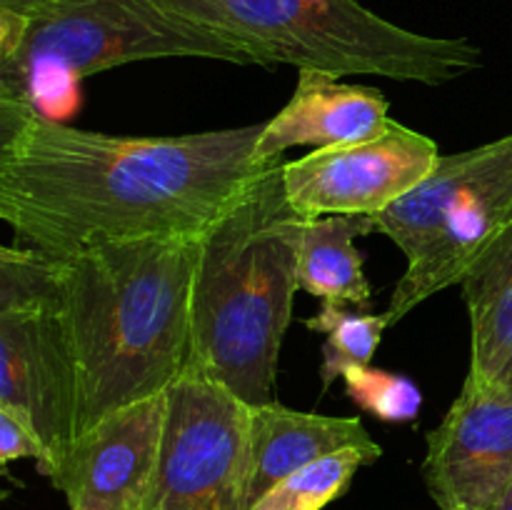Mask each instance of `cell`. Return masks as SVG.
<instances>
[{
  "mask_svg": "<svg viewBox=\"0 0 512 510\" xmlns=\"http://www.w3.org/2000/svg\"><path fill=\"white\" fill-rule=\"evenodd\" d=\"M373 463L363 450L330 453L280 480L250 510H325L345 495L363 465Z\"/></svg>",
  "mask_w": 512,
  "mask_h": 510,
  "instance_id": "e0dca14e",
  "label": "cell"
},
{
  "mask_svg": "<svg viewBox=\"0 0 512 510\" xmlns=\"http://www.w3.org/2000/svg\"><path fill=\"white\" fill-rule=\"evenodd\" d=\"M488 510H512V483H510V488L505 490V493L500 495V498L495 500Z\"/></svg>",
  "mask_w": 512,
  "mask_h": 510,
  "instance_id": "44dd1931",
  "label": "cell"
},
{
  "mask_svg": "<svg viewBox=\"0 0 512 510\" xmlns=\"http://www.w3.org/2000/svg\"><path fill=\"white\" fill-rule=\"evenodd\" d=\"M390 105L378 88L343 83L338 75L320 70H298L293 95L268 123L258 138V155L263 168L283 163V153L295 145L358 143L373 138L388 125Z\"/></svg>",
  "mask_w": 512,
  "mask_h": 510,
  "instance_id": "7c38bea8",
  "label": "cell"
},
{
  "mask_svg": "<svg viewBox=\"0 0 512 510\" xmlns=\"http://www.w3.org/2000/svg\"><path fill=\"white\" fill-rule=\"evenodd\" d=\"M375 233L373 215H325L308 218L300 233L298 285L323 303L368 308L370 290L358 235Z\"/></svg>",
  "mask_w": 512,
  "mask_h": 510,
  "instance_id": "9a60e30c",
  "label": "cell"
},
{
  "mask_svg": "<svg viewBox=\"0 0 512 510\" xmlns=\"http://www.w3.org/2000/svg\"><path fill=\"white\" fill-rule=\"evenodd\" d=\"M48 3L50 0H0V55L15 48L30 18Z\"/></svg>",
  "mask_w": 512,
  "mask_h": 510,
  "instance_id": "ffe728a7",
  "label": "cell"
},
{
  "mask_svg": "<svg viewBox=\"0 0 512 510\" xmlns=\"http://www.w3.org/2000/svg\"><path fill=\"white\" fill-rule=\"evenodd\" d=\"M340 450H363L373 460L383 455L360 418L303 413L278 400L248 405V510L295 470Z\"/></svg>",
  "mask_w": 512,
  "mask_h": 510,
  "instance_id": "4fadbf2b",
  "label": "cell"
},
{
  "mask_svg": "<svg viewBox=\"0 0 512 510\" xmlns=\"http://www.w3.org/2000/svg\"><path fill=\"white\" fill-rule=\"evenodd\" d=\"M213 30L255 65L330 75H383L445 85L483 65L470 38H438L395 25L358 0H155Z\"/></svg>",
  "mask_w": 512,
  "mask_h": 510,
  "instance_id": "277c9868",
  "label": "cell"
},
{
  "mask_svg": "<svg viewBox=\"0 0 512 510\" xmlns=\"http://www.w3.org/2000/svg\"><path fill=\"white\" fill-rule=\"evenodd\" d=\"M0 405L35 425L55 488L80 438V368L55 263L23 245L0 250Z\"/></svg>",
  "mask_w": 512,
  "mask_h": 510,
  "instance_id": "52a82bcc",
  "label": "cell"
},
{
  "mask_svg": "<svg viewBox=\"0 0 512 510\" xmlns=\"http://www.w3.org/2000/svg\"><path fill=\"white\" fill-rule=\"evenodd\" d=\"M343 380L350 400L383 423H413L423 408V393L405 375L365 365L350 368Z\"/></svg>",
  "mask_w": 512,
  "mask_h": 510,
  "instance_id": "ac0fdd59",
  "label": "cell"
},
{
  "mask_svg": "<svg viewBox=\"0 0 512 510\" xmlns=\"http://www.w3.org/2000/svg\"><path fill=\"white\" fill-rule=\"evenodd\" d=\"M260 133L108 135L0 98V218L15 245L55 260L115 240L200 238L268 170Z\"/></svg>",
  "mask_w": 512,
  "mask_h": 510,
  "instance_id": "6da1fadb",
  "label": "cell"
},
{
  "mask_svg": "<svg viewBox=\"0 0 512 510\" xmlns=\"http://www.w3.org/2000/svg\"><path fill=\"white\" fill-rule=\"evenodd\" d=\"M200 238L98 243L50 258L80 368V435L190 368Z\"/></svg>",
  "mask_w": 512,
  "mask_h": 510,
  "instance_id": "7a4b0ae2",
  "label": "cell"
},
{
  "mask_svg": "<svg viewBox=\"0 0 512 510\" xmlns=\"http://www.w3.org/2000/svg\"><path fill=\"white\" fill-rule=\"evenodd\" d=\"M425 488L440 510H488L512 483V395L465 378L425 438Z\"/></svg>",
  "mask_w": 512,
  "mask_h": 510,
  "instance_id": "30bf717a",
  "label": "cell"
},
{
  "mask_svg": "<svg viewBox=\"0 0 512 510\" xmlns=\"http://www.w3.org/2000/svg\"><path fill=\"white\" fill-rule=\"evenodd\" d=\"M470 315V378L512 395V223L460 283Z\"/></svg>",
  "mask_w": 512,
  "mask_h": 510,
  "instance_id": "5bb4252c",
  "label": "cell"
},
{
  "mask_svg": "<svg viewBox=\"0 0 512 510\" xmlns=\"http://www.w3.org/2000/svg\"><path fill=\"white\" fill-rule=\"evenodd\" d=\"M373 218L408 263L383 313L395 325L435 293L463 283L512 223V133L440 155L423 183Z\"/></svg>",
  "mask_w": 512,
  "mask_h": 510,
  "instance_id": "8992f818",
  "label": "cell"
},
{
  "mask_svg": "<svg viewBox=\"0 0 512 510\" xmlns=\"http://www.w3.org/2000/svg\"><path fill=\"white\" fill-rule=\"evenodd\" d=\"M168 393L115 410L85 430L55 488L70 510H140L163 445Z\"/></svg>",
  "mask_w": 512,
  "mask_h": 510,
  "instance_id": "8fae6325",
  "label": "cell"
},
{
  "mask_svg": "<svg viewBox=\"0 0 512 510\" xmlns=\"http://www.w3.org/2000/svg\"><path fill=\"white\" fill-rule=\"evenodd\" d=\"M438 160L435 140L390 118L373 138L283 163V185L303 218L378 215L423 183Z\"/></svg>",
  "mask_w": 512,
  "mask_h": 510,
  "instance_id": "9c48e42d",
  "label": "cell"
},
{
  "mask_svg": "<svg viewBox=\"0 0 512 510\" xmlns=\"http://www.w3.org/2000/svg\"><path fill=\"white\" fill-rule=\"evenodd\" d=\"M248 405L205 375L168 388L158 470L140 510H248Z\"/></svg>",
  "mask_w": 512,
  "mask_h": 510,
  "instance_id": "ba28073f",
  "label": "cell"
},
{
  "mask_svg": "<svg viewBox=\"0 0 512 510\" xmlns=\"http://www.w3.org/2000/svg\"><path fill=\"white\" fill-rule=\"evenodd\" d=\"M35 460L40 473L50 480L53 475V455L48 445L38 435L35 425L18 410L0 405V463L8 465L13 460Z\"/></svg>",
  "mask_w": 512,
  "mask_h": 510,
  "instance_id": "d6986e66",
  "label": "cell"
},
{
  "mask_svg": "<svg viewBox=\"0 0 512 510\" xmlns=\"http://www.w3.org/2000/svg\"><path fill=\"white\" fill-rule=\"evenodd\" d=\"M305 328L325 335L320 390L328 393L330 385L343 378L350 368H365L373 363L375 350L390 325L385 315L350 313L345 305L323 303L313 318L305 320Z\"/></svg>",
  "mask_w": 512,
  "mask_h": 510,
  "instance_id": "2e32d148",
  "label": "cell"
},
{
  "mask_svg": "<svg viewBox=\"0 0 512 510\" xmlns=\"http://www.w3.org/2000/svg\"><path fill=\"white\" fill-rule=\"evenodd\" d=\"M158 58L255 65L238 45L155 0H50L30 18L15 48L0 55V98L48 115L80 80Z\"/></svg>",
  "mask_w": 512,
  "mask_h": 510,
  "instance_id": "5b68a950",
  "label": "cell"
},
{
  "mask_svg": "<svg viewBox=\"0 0 512 510\" xmlns=\"http://www.w3.org/2000/svg\"><path fill=\"white\" fill-rule=\"evenodd\" d=\"M305 220L285 195L280 163L200 235L188 370L245 405L275 400L280 348L300 290Z\"/></svg>",
  "mask_w": 512,
  "mask_h": 510,
  "instance_id": "3957f363",
  "label": "cell"
}]
</instances>
